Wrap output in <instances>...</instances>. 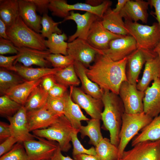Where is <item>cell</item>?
<instances>
[{
    "label": "cell",
    "mask_w": 160,
    "mask_h": 160,
    "mask_svg": "<svg viewBox=\"0 0 160 160\" xmlns=\"http://www.w3.org/2000/svg\"><path fill=\"white\" fill-rule=\"evenodd\" d=\"M127 57L114 61L108 56L98 53L94 63L86 69L89 78L103 90L119 95L121 83L127 81L126 75Z\"/></svg>",
    "instance_id": "1"
},
{
    "label": "cell",
    "mask_w": 160,
    "mask_h": 160,
    "mask_svg": "<svg viewBox=\"0 0 160 160\" xmlns=\"http://www.w3.org/2000/svg\"><path fill=\"white\" fill-rule=\"evenodd\" d=\"M101 100L104 110L101 120L105 128L109 131L111 143L118 147L122 117L125 113L123 103L118 95L108 90H104Z\"/></svg>",
    "instance_id": "2"
},
{
    "label": "cell",
    "mask_w": 160,
    "mask_h": 160,
    "mask_svg": "<svg viewBox=\"0 0 160 160\" xmlns=\"http://www.w3.org/2000/svg\"><path fill=\"white\" fill-rule=\"evenodd\" d=\"M6 32L9 40L17 47L41 50L48 49L44 38L28 27L19 16L12 25L7 28Z\"/></svg>",
    "instance_id": "3"
},
{
    "label": "cell",
    "mask_w": 160,
    "mask_h": 160,
    "mask_svg": "<svg viewBox=\"0 0 160 160\" xmlns=\"http://www.w3.org/2000/svg\"><path fill=\"white\" fill-rule=\"evenodd\" d=\"M74 129L64 115L48 127L32 131L33 135L48 140L55 141L59 144L62 151L67 152L71 145V134Z\"/></svg>",
    "instance_id": "4"
},
{
    "label": "cell",
    "mask_w": 160,
    "mask_h": 160,
    "mask_svg": "<svg viewBox=\"0 0 160 160\" xmlns=\"http://www.w3.org/2000/svg\"><path fill=\"white\" fill-rule=\"evenodd\" d=\"M153 119L144 112L136 114L124 113L119 135L118 160L121 159L129 142L140 130L148 125Z\"/></svg>",
    "instance_id": "5"
},
{
    "label": "cell",
    "mask_w": 160,
    "mask_h": 160,
    "mask_svg": "<svg viewBox=\"0 0 160 160\" xmlns=\"http://www.w3.org/2000/svg\"><path fill=\"white\" fill-rule=\"evenodd\" d=\"M126 28L130 35L135 40L137 48L153 50L160 41V28L158 23L151 26L125 20Z\"/></svg>",
    "instance_id": "6"
},
{
    "label": "cell",
    "mask_w": 160,
    "mask_h": 160,
    "mask_svg": "<svg viewBox=\"0 0 160 160\" xmlns=\"http://www.w3.org/2000/svg\"><path fill=\"white\" fill-rule=\"evenodd\" d=\"M112 4L111 1L104 0L97 6H92L86 3H77L69 4L65 0H50L49 10L53 16L65 18L68 16L70 12L73 10L85 11L95 14L101 18Z\"/></svg>",
    "instance_id": "7"
},
{
    "label": "cell",
    "mask_w": 160,
    "mask_h": 160,
    "mask_svg": "<svg viewBox=\"0 0 160 160\" xmlns=\"http://www.w3.org/2000/svg\"><path fill=\"white\" fill-rule=\"evenodd\" d=\"M136 85L125 81L120 86L119 95L123 103L126 113L136 114L143 112L144 92L138 89Z\"/></svg>",
    "instance_id": "8"
},
{
    "label": "cell",
    "mask_w": 160,
    "mask_h": 160,
    "mask_svg": "<svg viewBox=\"0 0 160 160\" xmlns=\"http://www.w3.org/2000/svg\"><path fill=\"white\" fill-rule=\"evenodd\" d=\"M34 139L23 142L30 160H50L59 146L56 142L35 136Z\"/></svg>",
    "instance_id": "9"
},
{
    "label": "cell",
    "mask_w": 160,
    "mask_h": 160,
    "mask_svg": "<svg viewBox=\"0 0 160 160\" xmlns=\"http://www.w3.org/2000/svg\"><path fill=\"white\" fill-rule=\"evenodd\" d=\"M124 151L122 160H160V140L140 142Z\"/></svg>",
    "instance_id": "10"
},
{
    "label": "cell",
    "mask_w": 160,
    "mask_h": 160,
    "mask_svg": "<svg viewBox=\"0 0 160 160\" xmlns=\"http://www.w3.org/2000/svg\"><path fill=\"white\" fill-rule=\"evenodd\" d=\"M70 93L73 101L84 109L91 118L101 120L103 104L101 99L86 93L81 89L71 86Z\"/></svg>",
    "instance_id": "11"
},
{
    "label": "cell",
    "mask_w": 160,
    "mask_h": 160,
    "mask_svg": "<svg viewBox=\"0 0 160 160\" xmlns=\"http://www.w3.org/2000/svg\"><path fill=\"white\" fill-rule=\"evenodd\" d=\"M137 48L135 40L129 35L111 41L108 49H98V53L105 55L113 61H118L127 57Z\"/></svg>",
    "instance_id": "12"
},
{
    "label": "cell",
    "mask_w": 160,
    "mask_h": 160,
    "mask_svg": "<svg viewBox=\"0 0 160 160\" xmlns=\"http://www.w3.org/2000/svg\"><path fill=\"white\" fill-rule=\"evenodd\" d=\"M67 53L75 61L81 63L87 68L94 61L98 52V49L92 47L87 40L77 38L68 43Z\"/></svg>",
    "instance_id": "13"
},
{
    "label": "cell",
    "mask_w": 160,
    "mask_h": 160,
    "mask_svg": "<svg viewBox=\"0 0 160 160\" xmlns=\"http://www.w3.org/2000/svg\"><path fill=\"white\" fill-rule=\"evenodd\" d=\"M101 20H97L92 24L86 40L95 48L103 50L108 48L109 43L111 41L125 36L112 33L104 27Z\"/></svg>",
    "instance_id": "14"
},
{
    "label": "cell",
    "mask_w": 160,
    "mask_h": 160,
    "mask_svg": "<svg viewBox=\"0 0 160 160\" xmlns=\"http://www.w3.org/2000/svg\"><path fill=\"white\" fill-rule=\"evenodd\" d=\"M27 113L24 106L22 105L14 115L7 118L9 122L11 136L19 142L23 143L35 138V135L30 133Z\"/></svg>",
    "instance_id": "15"
},
{
    "label": "cell",
    "mask_w": 160,
    "mask_h": 160,
    "mask_svg": "<svg viewBox=\"0 0 160 160\" xmlns=\"http://www.w3.org/2000/svg\"><path fill=\"white\" fill-rule=\"evenodd\" d=\"M100 19L96 15L89 12L81 14L71 11L69 15L64 18L62 22L69 20L74 21L76 24L77 29L74 34L69 37L68 42H71L77 38L86 40L92 25L96 21Z\"/></svg>",
    "instance_id": "16"
},
{
    "label": "cell",
    "mask_w": 160,
    "mask_h": 160,
    "mask_svg": "<svg viewBox=\"0 0 160 160\" xmlns=\"http://www.w3.org/2000/svg\"><path fill=\"white\" fill-rule=\"evenodd\" d=\"M143 76L136 86L138 89L144 92L152 81L160 78V59L153 50L148 51Z\"/></svg>",
    "instance_id": "17"
},
{
    "label": "cell",
    "mask_w": 160,
    "mask_h": 160,
    "mask_svg": "<svg viewBox=\"0 0 160 160\" xmlns=\"http://www.w3.org/2000/svg\"><path fill=\"white\" fill-rule=\"evenodd\" d=\"M16 48L20 55L15 62L14 65L18 62L27 67L36 65L40 67H48L51 64L47 59L51 53L48 49L41 50L24 47Z\"/></svg>",
    "instance_id": "18"
},
{
    "label": "cell",
    "mask_w": 160,
    "mask_h": 160,
    "mask_svg": "<svg viewBox=\"0 0 160 160\" xmlns=\"http://www.w3.org/2000/svg\"><path fill=\"white\" fill-rule=\"evenodd\" d=\"M149 50L137 48L127 57L126 75L129 82L137 85L138 79Z\"/></svg>",
    "instance_id": "19"
},
{
    "label": "cell",
    "mask_w": 160,
    "mask_h": 160,
    "mask_svg": "<svg viewBox=\"0 0 160 160\" xmlns=\"http://www.w3.org/2000/svg\"><path fill=\"white\" fill-rule=\"evenodd\" d=\"M143 112L152 118L160 114V78L153 81L144 91Z\"/></svg>",
    "instance_id": "20"
},
{
    "label": "cell",
    "mask_w": 160,
    "mask_h": 160,
    "mask_svg": "<svg viewBox=\"0 0 160 160\" xmlns=\"http://www.w3.org/2000/svg\"><path fill=\"white\" fill-rule=\"evenodd\" d=\"M149 1L143 0H129L120 13L125 20L137 22L139 20L146 23L148 21V10Z\"/></svg>",
    "instance_id": "21"
},
{
    "label": "cell",
    "mask_w": 160,
    "mask_h": 160,
    "mask_svg": "<svg viewBox=\"0 0 160 160\" xmlns=\"http://www.w3.org/2000/svg\"><path fill=\"white\" fill-rule=\"evenodd\" d=\"M27 115L30 132L48 127L59 117L49 111L46 105L39 109L27 111Z\"/></svg>",
    "instance_id": "22"
},
{
    "label": "cell",
    "mask_w": 160,
    "mask_h": 160,
    "mask_svg": "<svg viewBox=\"0 0 160 160\" xmlns=\"http://www.w3.org/2000/svg\"><path fill=\"white\" fill-rule=\"evenodd\" d=\"M19 15L29 28L39 33L41 29V17L36 13V7L30 0H18Z\"/></svg>",
    "instance_id": "23"
},
{
    "label": "cell",
    "mask_w": 160,
    "mask_h": 160,
    "mask_svg": "<svg viewBox=\"0 0 160 160\" xmlns=\"http://www.w3.org/2000/svg\"><path fill=\"white\" fill-rule=\"evenodd\" d=\"M64 115L70 122L73 127L79 130L82 125L81 121L89 120V119L85 116L79 105L72 100L70 93L67 92L64 96Z\"/></svg>",
    "instance_id": "24"
},
{
    "label": "cell",
    "mask_w": 160,
    "mask_h": 160,
    "mask_svg": "<svg viewBox=\"0 0 160 160\" xmlns=\"http://www.w3.org/2000/svg\"><path fill=\"white\" fill-rule=\"evenodd\" d=\"M73 65L81 83L82 89L86 93L95 98L101 99L104 90L87 76L86 72L87 68L81 63L76 61H74Z\"/></svg>",
    "instance_id": "25"
},
{
    "label": "cell",
    "mask_w": 160,
    "mask_h": 160,
    "mask_svg": "<svg viewBox=\"0 0 160 160\" xmlns=\"http://www.w3.org/2000/svg\"><path fill=\"white\" fill-rule=\"evenodd\" d=\"M104 27L112 33L121 35H129L122 17L114 12L110 7L105 12L101 20Z\"/></svg>",
    "instance_id": "26"
},
{
    "label": "cell",
    "mask_w": 160,
    "mask_h": 160,
    "mask_svg": "<svg viewBox=\"0 0 160 160\" xmlns=\"http://www.w3.org/2000/svg\"><path fill=\"white\" fill-rule=\"evenodd\" d=\"M61 68L40 67L33 68L16 64L11 71L16 72L26 81H33L41 79L49 75L55 74Z\"/></svg>",
    "instance_id": "27"
},
{
    "label": "cell",
    "mask_w": 160,
    "mask_h": 160,
    "mask_svg": "<svg viewBox=\"0 0 160 160\" xmlns=\"http://www.w3.org/2000/svg\"><path fill=\"white\" fill-rule=\"evenodd\" d=\"M42 78L33 81H25L15 87L6 95L22 105H24L33 90L40 84Z\"/></svg>",
    "instance_id": "28"
},
{
    "label": "cell",
    "mask_w": 160,
    "mask_h": 160,
    "mask_svg": "<svg viewBox=\"0 0 160 160\" xmlns=\"http://www.w3.org/2000/svg\"><path fill=\"white\" fill-rule=\"evenodd\" d=\"M159 140H160V114L154 118L141 130V132L133 139L131 144L133 147L143 141Z\"/></svg>",
    "instance_id": "29"
},
{
    "label": "cell",
    "mask_w": 160,
    "mask_h": 160,
    "mask_svg": "<svg viewBox=\"0 0 160 160\" xmlns=\"http://www.w3.org/2000/svg\"><path fill=\"white\" fill-rule=\"evenodd\" d=\"M18 0H0V19L7 28L12 25L19 15Z\"/></svg>",
    "instance_id": "30"
},
{
    "label": "cell",
    "mask_w": 160,
    "mask_h": 160,
    "mask_svg": "<svg viewBox=\"0 0 160 160\" xmlns=\"http://www.w3.org/2000/svg\"><path fill=\"white\" fill-rule=\"evenodd\" d=\"M100 120L98 119L91 118L87 121V124L81 125L79 132L82 138L86 136L89 138V143L95 147L103 138L100 129Z\"/></svg>",
    "instance_id": "31"
},
{
    "label": "cell",
    "mask_w": 160,
    "mask_h": 160,
    "mask_svg": "<svg viewBox=\"0 0 160 160\" xmlns=\"http://www.w3.org/2000/svg\"><path fill=\"white\" fill-rule=\"evenodd\" d=\"M26 80L19 75L7 69H0V93L1 96L6 95L12 88Z\"/></svg>",
    "instance_id": "32"
},
{
    "label": "cell",
    "mask_w": 160,
    "mask_h": 160,
    "mask_svg": "<svg viewBox=\"0 0 160 160\" xmlns=\"http://www.w3.org/2000/svg\"><path fill=\"white\" fill-rule=\"evenodd\" d=\"M48 97V93L40 84L36 87L30 95L24 105L27 111L44 107L46 104Z\"/></svg>",
    "instance_id": "33"
},
{
    "label": "cell",
    "mask_w": 160,
    "mask_h": 160,
    "mask_svg": "<svg viewBox=\"0 0 160 160\" xmlns=\"http://www.w3.org/2000/svg\"><path fill=\"white\" fill-rule=\"evenodd\" d=\"M66 34H52L45 41V45L51 53L68 55V43L65 41L68 39Z\"/></svg>",
    "instance_id": "34"
},
{
    "label": "cell",
    "mask_w": 160,
    "mask_h": 160,
    "mask_svg": "<svg viewBox=\"0 0 160 160\" xmlns=\"http://www.w3.org/2000/svg\"><path fill=\"white\" fill-rule=\"evenodd\" d=\"M96 155L100 160H117L118 147L112 143L109 139L103 138L95 147Z\"/></svg>",
    "instance_id": "35"
},
{
    "label": "cell",
    "mask_w": 160,
    "mask_h": 160,
    "mask_svg": "<svg viewBox=\"0 0 160 160\" xmlns=\"http://www.w3.org/2000/svg\"><path fill=\"white\" fill-rule=\"evenodd\" d=\"M57 83L67 87L79 86L81 83L75 71L73 64L61 68L54 74Z\"/></svg>",
    "instance_id": "36"
},
{
    "label": "cell",
    "mask_w": 160,
    "mask_h": 160,
    "mask_svg": "<svg viewBox=\"0 0 160 160\" xmlns=\"http://www.w3.org/2000/svg\"><path fill=\"white\" fill-rule=\"evenodd\" d=\"M61 22H55L47 14L43 15L41 17V24L42 28L40 33L44 38H49L54 33L59 34H62V31L58 27Z\"/></svg>",
    "instance_id": "37"
},
{
    "label": "cell",
    "mask_w": 160,
    "mask_h": 160,
    "mask_svg": "<svg viewBox=\"0 0 160 160\" xmlns=\"http://www.w3.org/2000/svg\"><path fill=\"white\" fill-rule=\"evenodd\" d=\"M22 106L6 95L0 97V114L1 116L7 118L13 116Z\"/></svg>",
    "instance_id": "38"
},
{
    "label": "cell",
    "mask_w": 160,
    "mask_h": 160,
    "mask_svg": "<svg viewBox=\"0 0 160 160\" xmlns=\"http://www.w3.org/2000/svg\"><path fill=\"white\" fill-rule=\"evenodd\" d=\"M23 143L17 142L11 150L1 156L0 160H30Z\"/></svg>",
    "instance_id": "39"
},
{
    "label": "cell",
    "mask_w": 160,
    "mask_h": 160,
    "mask_svg": "<svg viewBox=\"0 0 160 160\" xmlns=\"http://www.w3.org/2000/svg\"><path fill=\"white\" fill-rule=\"evenodd\" d=\"M79 132V130L74 129L71 134V142L73 146V156L81 154L96 155L95 147H92L86 149L82 145L78 137V134Z\"/></svg>",
    "instance_id": "40"
},
{
    "label": "cell",
    "mask_w": 160,
    "mask_h": 160,
    "mask_svg": "<svg viewBox=\"0 0 160 160\" xmlns=\"http://www.w3.org/2000/svg\"><path fill=\"white\" fill-rule=\"evenodd\" d=\"M47 59L54 68H63L73 64L74 60L71 56L50 53Z\"/></svg>",
    "instance_id": "41"
},
{
    "label": "cell",
    "mask_w": 160,
    "mask_h": 160,
    "mask_svg": "<svg viewBox=\"0 0 160 160\" xmlns=\"http://www.w3.org/2000/svg\"><path fill=\"white\" fill-rule=\"evenodd\" d=\"M64 97H54L48 95L46 105L47 109L58 116L64 115L65 105Z\"/></svg>",
    "instance_id": "42"
},
{
    "label": "cell",
    "mask_w": 160,
    "mask_h": 160,
    "mask_svg": "<svg viewBox=\"0 0 160 160\" xmlns=\"http://www.w3.org/2000/svg\"><path fill=\"white\" fill-rule=\"evenodd\" d=\"M18 54V51L12 42L10 40L0 37V54Z\"/></svg>",
    "instance_id": "43"
},
{
    "label": "cell",
    "mask_w": 160,
    "mask_h": 160,
    "mask_svg": "<svg viewBox=\"0 0 160 160\" xmlns=\"http://www.w3.org/2000/svg\"><path fill=\"white\" fill-rule=\"evenodd\" d=\"M68 87L57 83L48 92V95L54 97H63L67 92Z\"/></svg>",
    "instance_id": "44"
},
{
    "label": "cell",
    "mask_w": 160,
    "mask_h": 160,
    "mask_svg": "<svg viewBox=\"0 0 160 160\" xmlns=\"http://www.w3.org/2000/svg\"><path fill=\"white\" fill-rule=\"evenodd\" d=\"M18 142H19L17 139L11 136L1 143L0 145V157L11 150Z\"/></svg>",
    "instance_id": "45"
},
{
    "label": "cell",
    "mask_w": 160,
    "mask_h": 160,
    "mask_svg": "<svg viewBox=\"0 0 160 160\" xmlns=\"http://www.w3.org/2000/svg\"><path fill=\"white\" fill-rule=\"evenodd\" d=\"M20 54H17L12 56H5L3 55H0V66L11 71L14 66L13 63L19 57Z\"/></svg>",
    "instance_id": "46"
},
{
    "label": "cell",
    "mask_w": 160,
    "mask_h": 160,
    "mask_svg": "<svg viewBox=\"0 0 160 160\" xmlns=\"http://www.w3.org/2000/svg\"><path fill=\"white\" fill-rule=\"evenodd\" d=\"M35 6L36 11L41 15L47 14L50 0H30Z\"/></svg>",
    "instance_id": "47"
},
{
    "label": "cell",
    "mask_w": 160,
    "mask_h": 160,
    "mask_svg": "<svg viewBox=\"0 0 160 160\" xmlns=\"http://www.w3.org/2000/svg\"><path fill=\"white\" fill-rule=\"evenodd\" d=\"M54 74L47 75L42 78L40 85L43 89L48 93L57 83Z\"/></svg>",
    "instance_id": "48"
},
{
    "label": "cell",
    "mask_w": 160,
    "mask_h": 160,
    "mask_svg": "<svg viewBox=\"0 0 160 160\" xmlns=\"http://www.w3.org/2000/svg\"><path fill=\"white\" fill-rule=\"evenodd\" d=\"M11 136L9 124L4 122H0V142L1 143L6 139Z\"/></svg>",
    "instance_id": "49"
},
{
    "label": "cell",
    "mask_w": 160,
    "mask_h": 160,
    "mask_svg": "<svg viewBox=\"0 0 160 160\" xmlns=\"http://www.w3.org/2000/svg\"><path fill=\"white\" fill-rule=\"evenodd\" d=\"M148 1L149 2V5L154 8L155 12L153 14L156 15V19L160 28V0H150Z\"/></svg>",
    "instance_id": "50"
},
{
    "label": "cell",
    "mask_w": 160,
    "mask_h": 160,
    "mask_svg": "<svg viewBox=\"0 0 160 160\" xmlns=\"http://www.w3.org/2000/svg\"><path fill=\"white\" fill-rule=\"evenodd\" d=\"M50 160H74L68 156L63 155L59 146Z\"/></svg>",
    "instance_id": "51"
},
{
    "label": "cell",
    "mask_w": 160,
    "mask_h": 160,
    "mask_svg": "<svg viewBox=\"0 0 160 160\" xmlns=\"http://www.w3.org/2000/svg\"><path fill=\"white\" fill-rule=\"evenodd\" d=\"M73 157L74 160H100L97 155L81 154L76 155Z\"/></svg>",
    "instance_id": "52"
},
{
    "label": "cell",
    "mask_w": 160,
    "mask_h": 160,
    "mask_svg": "<svg viewBox=\"0 0 160 160\" xmlns=\"http://www.w3.org/2000/svg\"><path fill=\"white\" fill-rule=\"evenodd\" d=\"M7 27L4 23L0 19V37L9 40L7 33Z\"/></svg>",
    "instance_id": "53"
},
{
    "label": "cell",
    "mask_w": 160,
    "mask_h": 160,
    "mask_svg": "<svg viewBox=\"0 0 160 160\" xmlns=\"http://www.w3.org/2000/svg\"><path fill=\"white\" fill-rule=\"evenodd\" d=\"M129 0H118L115 8L112 9L113 12L120 13Z\"/></svg>",
    "instance_id": "54"
},
{
    "label": "cell",
    "mask_w": 160,
    "mask_h": 160,
    "mask_svg": "<svg viewBox=\"0 0 160 160\" xmlns=\"http://www.w3.org/2000/svg\"><path fill=\"white\" fill-rule=\"evenodd\" d=\"M104 0H87L86 3L92 6H97L101 4Z\"/></svg>",
    "instance_id": "55"
},
{
    "label": "cell",
    "mask_w": 160,
    "mask_h": 160,
    "mask_svg": "<svg viewBox=\"0 0 160 160\" xmlns=\"http://www.w3.org/2000/svg\"><path fill=\"white\" fill-rule=\"evenodd\" d=\"M153 51L157 54L160 59V41L153 49Z\"/></svg>",
    "instance_id": "56"
},
{
    "label": "cell",
    "mask_w": 160,
    "mask_h": 160,
    "mask_svg": "<svg viewBox=\"0 0 160 160\" xmlns=\"http://www.w3.org/2000/svg\"><path fill=\"white\" fill-rule=\"evenodd\" d=\"M122 160V159H118V160Z\"/></svg>",
    "instance_id": "57"
}]
</instances>
